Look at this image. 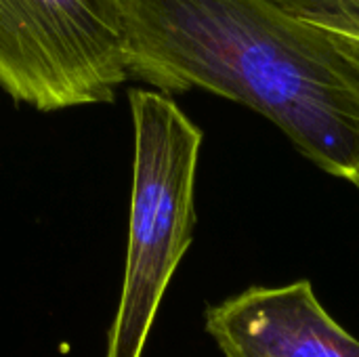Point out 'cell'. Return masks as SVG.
Returning <instances> with one entry per match:
<instances>
[{"instance_id": "6da1fadb", "label": "cell", "mask_w": 359, "mask_h": 357, "mask_svg": "<svg viewBox=\"0 0 359 357\" xmlns=\"http://www.w3.org/2000/svg\"><path fill=\"white\" fill-rule=\"evenodd\" d=\"M124 27L128 78L242 103L359 189V69L330 34L267 0H124Z\"/></svg>"}, {"instance_id": "7a4b0ae2", "label": "cell", "mask_w": 359, "mask_h": 357, "mask_svg": "<svg viewBox=\"0 0 359 357\" xmlns=\"http://www.w3.org/2000/svg\"><path fill=\"white\" fill-rule=\"evenodd\" d=\"M135 158L122 292L105 357H143L166 288L194 242L204 133L164 93H128Z\"/></svg>"}, {"instance_id": "3957f363", "label": "cell", "mask_w": 359, "mask_h": 357, "mask_svg": "<svg viewBox=\"0 0 359 357\" xmlns=\"http://www.w3.org/2000/svg\"><path fill=\"white\" fill-rule=\"evenodd\" d=\"M126 80L124 0H0V88L15 101L111 103Z\"/></svg>"}, {"instance_id": "277c9868", "label": "cell", "mask_w": 359, "mask_h": 357, "mask_svg": "<svg viewBox=\"0 0 359 357\" xmlns=\"http://www.w3.org/2000/svg\"><path fill=\"white\" fill-rule=\"evenodd\" d=\"M225 357H359L349 335L318 301L309 280L250 286L204 314Z\"/></svg>"}, {"instance_id": "5b68a950", "label": "cell", "mask_w": 359, "mask_h": 357, "mask_svg": "<svg viewBox=\"0 0 359 357\" xmlns=\"http://www.w3.org/2000/svg\"><path fill=\"white\" fill-rule=\"evenodd\" d=\"M299 19H359V0H267Z\"/></svg>"}, {"instance_id": "8992f818", "label": "cell", "mask_w": 359, "mask_h": 357, "mask_svg": "<svg viewBox=\"0 0 359 357\" xmlns=\"http://www.w3.org/2000/svg\"><path fill=\"white\" fill-rule=\"evenodd\" d=\"M318 27V25H316ZM322 29V27H320ZM326 32V29H324ZM326 34H330V32H326ZM332 38H334V42H337V46L341 48V53L355 65L359 69V42L358 40H351V38H345V36H337V34H330Z\"/></svg>"}]
</instances>
